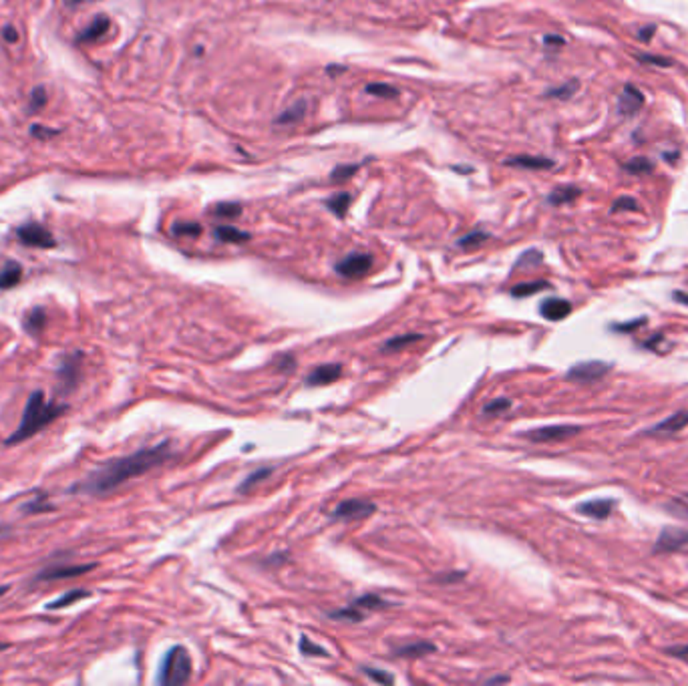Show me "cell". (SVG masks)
Instances as JSON below:
<instances>
[{
    "label": "cell",
    "mask_w": 688,
    "mask_h": 686,
    "mask_svg": "<svg viewBox=\"0 0 688 686\" xmlns=\"http://www.w3.org/2000/svg\"><path fill=\"white\" fill-rule=\"evenodd\" d=\"M170 457H172L170 441H163L160 445L139 449V451L131 453V455H125V457L109 459L101 465H97L85 479L75 483L71 487V492L87 493V495H103V493L117 489L125 481L139 477V475L147 473V471L157 467L161 463H165Z\"/></svg>",
    "instance_id": "cell-1"
},
{
    "label": "cell",
    "mask_w": 688,
    "mask_h": 686,
    "mask_svg": "<svg viewBox=\"0 0 688 686\" xmlns=\"http://www.w3.org/2000/svg\"><path fill=\"white\" fill-rule=\"evenodd\" d=\"M65 411H67V405L46 402L43 390H35L26 400V407H24L19 429L6 439V445H19L26 439L35 437L38 431H43L46 425L53 423Z\"/></svg>",
    "instance_id": "cell-2"
},
{
    "label": "cell",
    "mask_w": 688,
    "mask_h": 686,
    "mask_svg": "<svg viewBox=\"0 0 688 686\" xmlns=\"http://www.w3.org/2000/svg\"><path fill=\"white\" fill-rule=\"evenodd\" d=\"M192 670H194V666H192L189 652L185 650L184 646H173L165 652V656L161 660L157 682L165 686L184 685L192 678Z\"/></svg>",
    "instance_id": "cell-3"
},
{
    "label": "cell",
    "mask_w": 688,
    "mask_h": 686,
    "mask_svg": "<svg viewBox=\"0 0 688 686\" xmlns=\"http://www.w3.org/2000/svg\"><path fill=\"white\" fill-rule=\"evenodd\" d=\"M580 431H582V427H578V425H550V427L531 429L528 433H523V437L533 443H558V441H565L573 435H578Z\"/></svg>",
    "instance_id": "cell-4"
},
{
    "label": "cell",
    "mask_w": 688,
    "mask_h": 686,
    "mask_svg": "<svg viewBox=\"0 0 688 686\" xmlns=\"http://www.w3.org/2000/svg\"><path fill=\"white\" fill-rule=\"evenodd\" d=\"M16 238L23 241L24 246H31V248H55L57 241L53 238V234L36 224V222H31V224H24L21 228L16 229Z\"/></svg>",
    "instance_id": "cell-5"
},
{
    "label": "cell",
    "mask_w": 688,
    "mask_h": 686,
    "mask_svg": "<svg viewBox=\"0 0 688 686\" xmlns=\"http://www.w3.org/2000/svg\"><path fill=\"white\" fill-rule=\"evenodd\" d=\"M612 365L604 363V360H585V363H578L568 370V378L570 380H578V383H594L600 380L602 377H606L610 373Z\"/></svg>",
    "instance_id": "cell-6"
},
{
    "label": "cell",
    "mask_w": 688,
    "mask_h": 686,
    "mask_svg": "<svg viewBox=\"0 0 688 686\" xmlns=\"http://www.w3.org/2000/svg\"><path fill=\"white\" fill-rule=\"evenodd\" d=\"M372 268V256L368 254H348L344 260L336 262L334 270L336 274L343 276V278H360V276L368 274V270Z\"/></svg>",
    "instance_id": "cell-7"
},
{
    "label": "cell",
    "mask_w": 688,
    "mask_h": 686,
    "mask_svg": "<svg viewBox=\"0 0 688 686\" xmlns=\"http://www.w3.org/2000/svg\"><path fill=\"white\" fill-rule=\"evenodd\" d=\"M377 511V505L370 504V501H365V499H346L343 504H338L334 507L333 511V519H363V517H368Z\"/></svg>",
    "instance_id": "cell-8"
},
{
    "label": "cell",
    "mask_w": 688,
    "mask_h": 686,
    "mask_svg": "<svg viewBox=\"0 0 688 686\" xmlns=\"http://www.w3.org/2000/svg\"><path fill=\"white\" fill-rule=\"evenodd\" d=\"M688 546V529L682 527H664L662 534L656 539L654 551L658 554H670V551H678L680 548Z\"/></svg>",
    "instance_id": "cell-9"
},
{
    "label": "cell",
    "mask_w": 688,
    "mask_h": 686,
    "mask_svg": "<svg viewBox=\"0 0 688 686\" xmlns=\"http://www.w3.org/2000/svg\"><path fill=\"white\" fill-rule=\"evenodd\" d=\"M97 568V563H79V566H55V568H46L41 570L38 576L35 578V582H53V580H65V578H77L83 573L93 572Z\"/></svg>",
    "instance_id": "cell-10"
},
{
    "label": "cell",
    "mask_w": 688,
    "mask_h": 686,
    "mask_svg": "<svg viewBox=\"0 0 688 686\" xmlns=\"http://www.w3.org/2000/svg\"><path fill=\"white\" fill-rule=\"evenodd\" d=\"M80 353H73V355L65 356L63 365L58 368V378H61V387L63 393H69L77 387L79 383V368H80Z\"/></svg>",
    "instance_id": "cell-11"
},
{
    "label": "cell",
    "mask_w": 688,
    "mask_h": 686,
    "mask_svg": "<svg viewBox=\"0 0 688 686\" xmlns=\"http://www.w3.org/2000/svg\"><path fill=\"white\" fill-rule=\"evenodd\" d=\"M343 375V365L333 363V365H320L316 366L308 377H306V385L308 387H324L330 385L334 380H338Z\"/></svg>",
    "instance_id": "cell-12"
},
{
    "label": "cell",
    "mask_w": 688,
    "mask_h": 686,
    "mask_svg": "<svg viewBox=\"0 0 688 686\" xmlns=\"http://www.w3.org/2000/svg\"><path fill=\"white\" fill-rule=\"evenodd\" d=\"M642 105H644V95L638 91L636 87L628 85V87H624V91L620 93V99H618L620 115L632 117V115H636L640 109H642Z\"/></svg>",
    "instance_id": "cell-13"
},
{
    "label": "cell",
    "mask_w": 688,
    "mask_h": 686,
    "mask_svg": "<svg viewBox=\"0 0 688 686\" xmlns=\"http://www.w3.org/2000/svg\"><path fill=\"white\" fill-rule=\"evenodd\" d=\"M539 312L546 321L558 322L563 321L570 312H572V304L568 300H562V298H548L546 302H541L539 306Z\"/></svg>",
    "instance_id": "cell-14"
},
{
    "label": "cell",
    "mask_w": 688,
    "mask_h": 686,
    "mask_svg": "<svg viewBox=\"0 0 688 686\" xmlns=\"http://www.w3.org/2000/svg\"><path fill=\"white\" fill-rule=\"evenodd\" d=\"M614 507H616L614 499H592V501L578 505V511L582 515H588V517H594V519H606Z\"/></svg>",
    "instance_id": "cell-15"
},
{
    "label": "cell",
    "mask_w": 688,
    "mask_h": 686,
    "mask_svg": "<svg viewBox=\"0 0 688 686\" xmlns=\"http://www.w3.org/2000/svg\"><path fill=\"white\" fill-rule=\"evenodd\" d=\"M688 425V411H678L664 419L662 423L654 425L648 433H678Z\"/></svg>",
    "instance_id": "cell-16"
},
{
    "label": "cell",
    "mask_w": 688,
    "mask_h": 686,
    "mask_svg": "<svg viewBox=\"0 0 688 686\" xmlns=\"http://www.w3.org/2000/svg\"><path fill=\"white\" fill-rule=\"evenodd\" d=\"M23 278V266L19 262H6L0 270V290L14 288Z\"/></svg>",
    "instance_id": "cell-17"
},
{
    "label": "cell",
    "mask_w": 688,
    "mask_h": 686,
    "mask_svg": "<svg viewBox=\"0 0 688 686\" xmlns=\"http://www.w3.org/2000/svg\"><path fill=\"white\" fill-rule=\"evenodd\" d=\"M87 598H91V592H89V590H83V588H77V590H71V592L63 594L61 598H57V600L48 602L45 608L46 610H61V608H69L73 606L75 602L87 600Z\"/></svg>",
    "instance_id": "cell-18"
},
{
    "label": "cell",
    "mask_w": 688,
    "mask_h": 686,
    "mask_svg": "<svg viewBox=\"0 0 688 686\" xmlns=\"http://www.w3.org/2000/svg\"><path fill=\"white\" fill-rule=\"evenodd\" d=\"M109 26H111V23H109V19L107 16H97L95 21H93L83 33L79 35V43H91V41H95V38H101V36L109 31Z\"/></svg>",
    "instance_id": "cell-19"
},
{
    "label": "cell",
    "mask_w": 688,
    "mask_h": 686,
    "mask_svg": "<svg viewBox=\"0 0 688 686\" xmlns=\"http://www.w3.org/2000/svg\"><path fill=\"white\" fill-rule=\"evenodd\" d=\"M46 326V312L41 306L33 308L24 318V331L28 334H41Z\"/></svg>",
    "instance_id": "cell-20"
},
{
    "label": "cell",
    "mask_w": 688,
    "mask_h": 686,
    "mask_svg": "<svg viewBox=\"0 0 688 686\" xmlns=\"http://www.w3.org/2000/svg\"><path fill=\"white\" fill-rule=\"evenodd\" d=\"M392 652H395V656H401V658H419V656L435 652V646L429 644V642H417V644L399 646V648H395Z\"/></svg>",
    "instance_id": "cell-21"
},
{
    "label": "cell",
    "mask_w": 688,
    "mask_h": 686,
    "mask_svg": "<svg viewBox=\"0 0 688 686\" xmlns=\"http://www.w3.org/2000/svg\"><path fill=\"white\" fill-rule=\"evenodd\" d=\"M214 236L219 241H226V244H240V241L250 240L248 232H241V229L231 228V226H219V228L214 229Z\"/></svg>",
    "instance_id": "cell-22"
},
{
    "label": "cell",
    "mask_w": 688,
    "mask_h": 686,
    "mask_svg": "<svg viewBox=\"0 0 688 686\" xmlns=\"http://www.w3.org/2000/svg\"><path fill=\"white\" fill-rule=\"evenodd\" d=\"M419 341H423V336H421V334H402V336H395V338H389L387 343L382 344V353H397V350H402L405 346L419 343Z\"/></svg>",
    "instance_id": "cell-23"
},
{
    "label": "cell",
    "mask_w": 688,
    "mask_h": 686,
    "mask_svg": "<svg viewBox=\"0 0 688 686\" xmlns=\"http://www.w3.org/2000/svg\"><path fill=\"white\" fill-rule=\"evenodd\" d=\"M507 165H516V167H528V170H548L553 165V161L546 160V157H514L507 161Z\"/></svg>",
    "instance_id": "cell-24"
},
{
    "label": "cell",
    "mask_w": 688,
    "mask_h": 686,
    "mask_svg": "<svg viewBox=\"0 0 688 686\" xmlns=\"http://www.w3.org/2000/svg\"><path fill=\"white\" fill-rule=\"evenodd\" d=\"M274 473V467H262V469H256L254 473H250L246 479L241 481L240 485H238V492L240 493H248L250 489H254L260 481H264L268 475H272Z\"/></svg>",
    "instance_id": "cell-25"
},
{
    "label": "cell",
    "mask_w": 688,
    "mask_h": 686,
    "mask_svg": "<svg viewBox=\"0 0 688 686\" xmlns=\"http://www.w3.org/2000/svg\"><path fill=\"white\" fill-rule=\"evenodd\" d=\"M548 286H550V284H548V282H543V280H538V282H523V284L514 286L511 296H516V298L531 296V294H536V292H539V290H546Z\"/></svg>",
    "instance_id": "cell-26"
},
{
    "label": "cell",
    "mask_w": 688,
    "mask_h": 686,
    "mask_svg": "<svg viewBox=\"0 0 688 686\" xmlns=\"http://www.w3.org/2000/svg\"><path fill=\"white\" fill-rule=\"evenodd\" d=\"M55 505L48 504V497L46 495H36L33 501L23 505L24 514H45V511H53Z\"/></svg>",
    "instance_id": "cell-27"
},
{
    "label": "cell",
    "mask_w": 688,
    "mask_h": 686,
    "mask_svg": "<svg viewBox=\"0 0 688 686\" xmlns=\"http://www.w3.org/2000/svg\"><path fill=\"white\" fill-rule=\"evenodd\" d=\"M304 111H306V103H304V101H298V103H294L290 109H286L284 113L280 115V117L276 119V123H282V125H286V123H294V121H298L300 117L304 115Z\"/></svg>",
    "instance_id": "cell-28"
},
{
    "label": "cell",
    "mask_w": 688,
    "mask_h": 686,
    "mask_svg": "<svg viewBox=\"0 0 688 686\" xmlns=\"http://www.w3.org/2000/svg\"><path fill=\"white\" fill-rule=\"evenodd\" d=\"M624 170L628 173H634V175H642V173L652 172V163L646 157H634L628 163H624Z\"/></svg>",
    "instance_id": "cell-29"
},
{
    "label": "cell",
    "mask_w": 688,
    "mask_h": 686,
    "mask_svg": "<svg viewBox=\"0 0 688 686\" xmlns=\"http://www.w3.org/2000/svg\"><path fill=\"white\" fill-rule=\"evenodd\" d=\"M348 206H350V194H346V192L336 194L333 199H328V207L333 209L336 216H344V214H346V209H348Z\"/></svg>",
    "instance_id": "cell-30"
},
{
    "label": "cell",
    "mask_w": 688,
    "mask_h": 686,
    "mask_svg": "<svg viewBox=\"0 0 688 686\" xmlns=\"http://www.w3.org/2000/svg\"><path fill=\"white\" fill-rule=\"evenodd\" d=\"M578 195H580V189H575V187H560V189H556V192L550 195V202L558 206V204L572 202V199H575Z\"/></svg>",
    "instance_id": "cell-31"
},
{
    "label": "cell",
    "mask_w": 688,
    "mask_h": 686,
    "mask_svg": "<svg viewBox=\"0 0 688 686\" xmlns=\"http://www.w3.org/2000/svg\"><path fill=\"white\" fill-rule=\"evenodd\" d=\"M202 229L204 228H202L199 224H195V222H184V224H182V222H177V224H173L172 232L175 234V236H192V238H194V236H199V234H202Z\"/></svg>",
    "instance_id": "cell-32"
},
{
    "label": "cell",
    "mask_w": 688,
    "mask_h": 686,
    "mask_svg": "<svg viewBox=\"0 0 688 686\" xmlns=\"http://www.w3.org/2000/svg\"><path fill=\"white\" fill-rule=\"evenodd\" d=\"M353 606L368 608V610H372V608H387L389 606V602H385L380 596L368 594V596H363V598H356L355 602H353Z\"/></svg>",
    "instance_id": "cell-33"
},
{
    "label": "cell",
    "mask_w": 688,
    "mask_h": 686,
    "mask_svg": "<svg viewBox=\"0 0 688 686\" xmlns=\"http://www.w3.org/2000/svg\"><path fill=\"white\" fill-rule=\"evenodd\" d=\"M328 616H330V618H336V620H350V622H363V618H365V614H363V612H358V608H356V606H350V608H344V610H336V612H330Z\"/></svg>",
    "instance_id": "cell-34"
},
{
    "label": "cell",
    "mask_w": 688,
    "mask_h": 686,
    "mask_svg": "<svg viewBox=\"0 0 688 686\" xmlns=\"http://www.w3.org/2000/svg\"><path fill=\"white\" fill-rule=\"evenodd\" d=\"M670 514H674L677 517H682V519H688V495H682V497H677L672 499L670 504L666 505Z\"/></svg>",
    "instance_id": "cell-35"
},
{
    "label": "cell",
    "mask_w": 688,
    "mask_h": 686,
    "mask_svg": "<svg viewBox=\"0 0 688 686\" xmlns=\"http://www.w3.org/2000/svg\"><path fill=\"white\" fill-rule=\"evenodd\" d=\"M300 652L306 654V656H320V658L328 656V652L324 650L322 646H318V644L310 642L306 636H302V640H300Z\"/></svg>",
    "instance_id": "cell-36"
},
{
    "label": "cell",
    "mask_w": 688,
    "mask_h": 686,
    "mask_svg": "<svg viewBox=\"0 0 688 686\" xmlns=\"http://www.w3.org/2000/svg\"><path fill=\"white\" fill-rule=\"evenodd\" d=\"M367 93H370V95H377V97H385V99H392V97H397V95H399V91H397L395 87H390V85H385V83L368 85Z\"/></svg>",
    "instance_id": "cell-37"
},
{
    "label": "cell",
    "mask_w": 688,
    "mask_h": 686,
    "mask_svg": "<svg viewBox=\"0 0 688 686\" xmlns=\"http://www.w3.org/2000/svg\"><path fill=\"white\" fill-rule=\"evenodd\" d=\"M214 214L218 217H238L241 214V206L238 204H231V202H226V204H218L214 207Z\"/></svg>",
    "instance_id": "cell-38"
},
{
    "label": "cell",
    "mask_w": 688,
    "mask_h": 686,
    "mask_svg": "<svg viewBox=\"0 0 688 686\" xmlns=\"http://www.w3.org/2000/svg\"><path fill=\"white\" fill-rule=\"evenodd\" d=\"M363 672H365L368 678H372L375 682H380V685H392V682H395V676L387 675L385 670H379V668H370V666H365V668H363Z\"/></svg>",
    "instance_id": "cell-39"
},
{
    "label": "cell",
    "mask_w": 688,
    "mask_h": 686,
    "mask_svg": "<svg viewBox=\"0 0 688 686\" xmlns=\"http://www.w3.org/2000/svg\"><path fill=\"white\" fill-rule=\"evenodd\" d=\"M487 238H489V236H487V234H483V232H473V234H467L465 238H461L457 244L461 246V248H475V246H481L483 241L487 240Z\"/></svg>",
    "instance_id": "cell-40"
},
{
    "label": "cell",
    "mask_w": 688,
    "mask_h": 686,
    "mask_svg": "<svg viewBox=\"0 0 688 686\" xmlns=\"http://www.w3.org/2000/svg\"><path fill=\"white\" fill-rule=\"evenodd\" d=\"M511 407V400L509 399H495L491 400L489 405L483 407V412L485 415H499V412H505L507 409Z\"/></svg>",
    "instance_id": "cell-41"
},
{
    "label": "cell",
    "mask_w": 688,
    "mask_h": 686,
    "mask_svg": "<svg viewBox=\"0 0 688 686\" xmlns=\"http://www.w3.org/2000/svg\"><path fill=\"white\" fill-rule=\"evenodd\" d=\"M46 103V93L43 87H36L35 91L31 93V111H38L43 105Z\"/></svg>",
    "instance_id": "cell-42"
},
{
    "label": "cell",
    "mask_w": 688,
    "mask_h": 686,
    "mask_svg": "<svg viewBox=\"0 0 688 686\" xmlns=\"http://www.w3.org/2000/svg\"><path fill=\"white\" fill-rule=\"evenodd\" d=\"M356 170H358V165H343V167H336V170L333 172V180L334 182L346 180V177H350Z\"/></svg>",
    "instance_id": "cell-43"
},
{
    "label": "cell",
    "mask_w": 688,
    "mask_h": 686,
    "mask_svg": "<svg viewBox=\"0 0 688 686\" xmlns=\"http://www.w3.org/2000/svg\"><path fill=\"white\" fill-rule=\"evenodd\" d=\"M620 209H632V212H636V209H638V204H636V199H632V197H622V199H618V202L612 206V212H620Z\"/></svg>",
    "instance_id": "cell-44"
},
{
    "label": "cell",
    "mask_w": 688,
    "mask_h": 686,
    "mask_svg": "<svg viewBox=\"0 0 688 686\" xmlns=\"http://www.w3.org/2000/svg\"><path fill=\"white\" fill-rule=\"evenodd\" d=\"M31 133H33L35 137L46 139V137H53V135H57L58 131H57V129H46V127L33 125V127H31Z\"/></svg>",
    "instance_id": "cell-45"
},
{
    "label": "cell",
    "mask_w": 688,
    "mask_h": 686,
    "mask_svg": "<svg viewBox=\"0 0 688 686\" xmlns=\"http://www.w3.org/2000/svg\"><path fill=\"white\" fill-rule=\"evenodd\" d=\"M539 262H541V254L536 252V250H529L526 256H521V258H519L517 266H526V264H539Z\"/></svg>",
    "instance_id": "cell-46"
},
{
    "label": "cell",
    "mask_w": 688,
    "mask_h": 686,
    "mask_svg": "<svg viewBox=\"0 0 688 686\" xmlns=\"http://www.w3.org/2000/svg\"><path fill=\"white\" fill-rule=\"evenodd\" d=\"M573 91H575V83H570V85H565V87H562V89L550 91V95L551 97H562V99H568Z\"/></svg>",
    "instance_id": "cell-47"
},
{
    "label": "cell",
    "mask_w": 688,
    "mask_h": 686,
    "mask_svg": "<svg viewBox=\"0 0 688 686\" xmlns=\"http://www.w3.org/2000/svg\"><path fill=\"white\" fill-rule=\"evenodd\" d=\"M644 324H646V318H638V321L626 322V324H616L614 328H616V331H634V328H638V326H644Z\"/></svg>",
    "instance_id": "cell-48"
},
{
    "label": "cell",
    "mask_w": 688,
    "mask_h": 686,
    "mask_svg": "<svg viewBox=\"0 0 688 686\" xmlns=\"http://www.w3.org/2000/svg\"><path fill=\"white\" fill-rule=\"evenodd\" d=\"M668 654L677 656V658H688V644L687 646H674V648H668Z\"/></svg>",
    "instance_id": "cell-49"
},
{
    "label": "cell",
    "mask_w": 688,
    "mask_h": 686,
    "mask_svg": "<svg viewBox=\"0 0 688 686\" xmlns=\"http://www.w3.org/2000/svg\"><path fill=\"white\" fill-rule=\"evenodd\" d=\"M2 35H4V38H6L9 43H16V41H19V33H16V28H12V26H4V28H2Z\"/></svg>",
    "instance_id": "cell-50"
},
{
    "label": "cell",
    "mask_w": 688,
    "mask_h": 686,
    "mask_svg": "<svg viewBox=\"0 0 688 686\" xmlns=\"http://www.w3.org/2000/svg\"><path fill=\"white\" fill-rule=\"evenodd\" d=\"M463 572H451V576H439L437 580L439 582H457V580H463Z\"/></svg>",
    "instance_id": "cell-51"
},
{
    "label": "cell",
    "mask_w": 688,
    "mask_h": 686,
    "mask_svg": "<svg viewBox=\"0 0 688 686\" xmlns=\"http://www.w3.org/2000/svg\"><path fill=\"white\" fill-rule=\"evenodd\" d=\"M280 363H282V365H278L280 366V370H290L292 366L296 365L292 356H282V358H280Z\"/></svg>",
    "instance_id": "cell-52"
},
{
    "label": "cell",
    "mask_w": 688,
    "mask_h": 686,
    "mask_svg": "<svg viewBox=\"0 0 688 686\" xmlns=\"http://www.w3.org/2000/svg\"><path fill=\"white\" fill-rule=\"evenodd\" d=\"M672 298L677 300L678 304H684V306H688V294H687V292H680V290H678V292H674V294H672Z\"/></svg>",
    "instance_id": "cell-53"
},
{
    "label": "cell",
    "mask_w": 688,
    "mask_h": 686,
    "mask_svg": "<svg viewBox=\"0 0 688 686\" xmlns=\"http://www.w3.org/2000/svg\"><path fill=\"white\" fill-rule=\"evenodd\" d=\"M642 61H646V63H654V65H664V67H670V61H666V58H650V57H642Z\"/></svg>",
    "instance_id": "cell-54"
},
{
    "label": "cell",
    "mask_w": 688,
    "mask_h": 686,
    "mask_svg": "<svg viewBox=\"0 0 688 686\" xmlns=\"http://www.w3.org/2000/svg\"><path fill=\"white\" fill-rule=\"evenodd\" d=\"M546 43L548 45H563V38H560V36H546Z\"/></svg>",
    "instance_id": "cell-55"
},
{
    "label": "cell",
    "mask_w": 688,
    "mask_h": 686,
    "mask_svg": "<svg viewBox=\"0 0 688 686\" xmlns=\"http://www.w3.org/2000/svg\"><path fill=\"white\" fill-rule=\"evenodd\" d=\"M650 33H654V26L646 28V31H644V36H640V38H644V41H650Z\"/></svg>",
    "instance_id": "cell-56"
},
{
    "label": "cell",
    "mask_w": 688,
    "mask_h": 686,
    "mask_svg": "<svg viewBox=\"0 0 688 686\" xmlns=\"http://www.w3.org/2000/svg\"><path fill=\"white\" fill-rule=\"evenodd\" d=\"M6 590H9V586H2V588H0V596L6 594Z\"/></svg>",
    "instance_id": "cell-57"
},
{
    "label": "cell",
    "mask_w": 688,
    "mask_h": 686,
    "mask_svg": "<svg viewBox=\"0 0 688 686\" xmlns=\"http://www.w3.org/2000/svg\"><path fill=\"white\" fill-rule=\"evenodd\" d=\"M6 648H9V644H2V642H0V652L6 650Z\"/></svg>",
    "instance_id": "cell-58"
},
{
    "label": "cell",
    "mask_w": 688,
    "mask_h": 686,
    "mask_svg": "<svg viewBox=\"0 0 688 686\" xmlns=\"http://www.w3.org/2000/svg\"><path fill=\"white\" fill-rule=\"evenodd\" d=\"M75 2H83V0H71V4H75Z\"/></svg>",
    "instance_id": "cell-59"
}]
</instances>
